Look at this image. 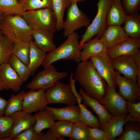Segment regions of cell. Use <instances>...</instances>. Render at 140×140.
I'll list each match as a JSON object with an SVG mask.
<instances>
[{"mask_svg": "<svg viewBox=\"0 0 140 140\" xmlns=\"http://www.w3.org/2000/svg\"><path fill=\"white\" fill-rule=\"evenodd\" d=\"M129 37L121 26L109 25L100 38L108 49L116 45Z\"/></svg>", "mask_w": 140, "mask_h": 140, "instance_id": "obj_18", "label": "cell"}, {"mask_svg": "<svg viewBox=\"0 0 140 140\" xmlns=\"http://www.w3.org/2000/svg\"><path fill=\"white\" fill-rule=\"evenodd\" d=\"M68 137L71 140H90L88 126L80 121L74 123Z\"/></svg>", "mask_w": 140, "mask_h": 140, "instance_id": "obj_36", "label": "cell"}, {"mask_svg": "<svg viewBox=\"0 0 140 140\" xmlns=\"http://www.w3.org/2000/svg\"><path fill=\"white\" fill-rule=\"evenodd\" d=\"M74 76L89 97L99 100L105 95L107 85L90 60L79 62Z\"/></svg>", "mask_w": 140, "mask_h": 140, "instance_id": "obj_1", "label": "cell"}, {"mask_svg": "<svg viewBox=\"0 0 140 140\" xmlns=\"http://www.w3.org/2000/svg\"><path fill=\"white\" fill-rule=\"evenodd\" d=\"M45 109L53 114L55 120H65L73 123L80 121V109L79 105L73 104L62 108L48 107Z\"/></svg>", "mask_w": 140, "mask_h": 140, "instance_id": "obj_19", "label": "cell"}, {"mask_svg": "<svg viewBox=\"0 0 140 140\" xmlns=\"http://www.w3.org/2000/svg\"><path fill=\"white\" fill-rule=\"evenodd\" d=\"M0 77L4 89L18 92L23 82L20 77L9 63L0 65Z\"/></svg>", "mask_w": 140, "mask_h": 140, "instance_id": "obj_15", "label": "cell"}, {"mask_svg": "<svg viewBox=\"0 0 140 140\" xmlns=\"http://www.w3.org/2000/svg\"><path fill=\"white\" fill-rule=\"evenodd\" d=\"M67 38L62 44L46 54L42 65L44 68L60 60L80 62L81 48L79 40L78 33L75 32Z\"/></svg>", "mask_w": 140, "mask_h": 140, "instance_id": "obj_3", "label": "cell"}, {"mask_svg": "<svg viewBox=\"0 0 140 140\" xmlns=\"http://www.w3.org/2000/svg\"><path fill=\"white\" fill-rule=\"evenodd\" d=\"M140 38L129 37L123 41L107 49L106 54L111 59L120 56L134 55L139 50Z\"/></svg>", "mask_w": 140, "mask_h": 140, "instance_id": "obj_16", "label": "cell"}, {"mask_svg": "<svg viewBox=\"0 0 140 140\" xmlns=\"http://www.w3.org/2000/svg\"><path fill=\"white\" fill-rule=\"evenodd\" d=\"M127 14L138 13L140 9V0H121Z\"/></svg>", "mask_w": 140, "mask_h": 140, "instance_id": "obj_42", "label": "cell"}, {"mask_svg": "<svg viewBox=\"0 0 140 140\" xmlns=\"http://www.w3.org/2000/svg\"><path fill=\"white\" fill-rule=\"evenodd\" d=\"M127 14L121 0H112L107 15L108 25L121 26L124 23Z\"/></svg>", "mask_w": 140, "mask_h": 140, "instance_id": "obj_22", "label": "cell"}, {"mask_svg": "<svg viewBox=\"0 0 140 140\" xmlns=\"http://www.w3.org/2000/svg\"><path fill=\"white\" fill-rule=\"evenodd\" d=\"M73 123L68 121H58L49 129L58 140H64V138L68 137L70 135Z\"/></svg>", "mask_w": 140, "mask_h": 140, "instance_id": "obj_28", "label": "cell"}, {"mask_svg": "<svg viewBox=\"0 0 140 140\" xmlns=\"http://www.w3.org/2000/svg\"><path fill=\"white\" fill-rule=\"evenodd\" d=\"M45 89L30 90L25 92L24 96L22 110L30 114L45 109L48 104Z\"/></svg>", "mask_w": 140, "mask_h": 140, "instance_id": "obj_12", "label": "cell"}, {"mask_svg": "<svg viewBox=\"0 0 140 140\" xmlns=\"http://www.w3.org/2000/svg\"><path fill=\"white\" fill-rule=\"evenodd\" d=\"M4 14H3L0 11V26L2 22V20L3 19Z\"/></svg>", "mask_w": 140, "mask_h": 140, "instance_id": "obj_47", "label": "cell"}, {"mask_svg": "<svg viewBox=\"0 0 140 140\" xmlns=\"http://www.w3.org/2000/svg\"><path fill=\"white\" fill-rule=\"evenodd\" d=\"M112 0H99L97 4V14L92 23L87 27L80 41L81 47L82 44L91 39L95 36L100 38L108 26L107 15Z\"/></svg>", "mask_w": 140, "mask_h": 140, "instance_id": "obj_5", "label": "cell"}, {"mask_svg": "<svg viewBox=\"0 0 140 140\" xmlns=\"http://www.w3.org/2000/svg\"><path fill=\"white\" fill-rule=\"evenodd\" d=\"M79 93L82 96L83 103L90 107L98 116L101 126L108 123L112 119L113 116L99 100L88 96L82 88H80Z\"/></svg>", "mask_w": 140, "mask_h": 140, "instance_id": "obj_20", "label": "cell"}, {"mask_svg": "<svg viewBox=\"0 0 140 140\" xmlns=\"http://www.w3.org/2000/svg\"><path fill=\"white\" fill-rule=\"evenodd\" d=\"M99 101L113 116L126 115L128 114L126 107L127 101L116 90L108 86L105 95Z\"/></svg>", "mask_w": 140, "mask_h": 140, "instance_id": "obj_11", "label": "cell"}, {"mask_svg": "<svg viewBox=\"0 0 140 140\" xmlns=\"http://www.w3.org/2000/svg\"><path fill=\"white\" fill-rule=\"evenodd\" d=\"M45 93L48 104L59 103L68 106L77 103L69 85L60 81L54 86L46 89Z\"/></svg>", "mask_w": 140, "mask_h": 140, "instance_id": "obj_9", "label": "cell"}, {"mask_svg": "<svg viewBox=\"0 0 140 140\" xmlns=\"http://www.w3.org/2000/svg\"><path fill=\"white\" fill-rule=\"evenodd\" d=\"M87 42L83 43L81 46L80 62L88 60L92 57L106 53L107 48L98 36H96Z\"/></svg>", "mask_w": 140, "mask_h": 140, "instance_id": "obj_17", "label": "cell"}, {"mask_svg": "<svg viewBox=\"0 0 140 140\" xmlns=\"http://www.w3.org/2000/svg\"><path fill=\"white\" fill-rule=\"evenodd\" d=\"M19 2L25 11L45 8L52 10V0H24Z\"/></svg>", "mask_w": 140, "mask_h": 140, "instance_id": "obj_37", "label": "cell"}, {"mask_svg": "<svg viewBox=\"0 0 140 140\" xmlns=\"http://www.w3.org/2000/svg\"><path fill=\"white\" fill-rule=\"evenodd\" d=\"M90 60L108 87L116 90V73L113 67L111 59L106 53L92 57Z\"/></svg>", "mask_w": 140, "mask_h": 140, "instance_id": "obj_10", "label": "cell"}, {"mask_svg": "<svg viewBox=\"0 0 140 140\" xmlns=\"http://www.w3.org/2000/svg\"><path fill=\"white\" fill-rule=\"evenodd\" d=\"M36 123L34 129L40 132L43 130L50 129L55 123V119L53 113L46 109L40 110L34 115Z\"/></svg>", "mask_w": 140, "mask_h": 140, "instance_id": "obj_23", "label": "cell"}, {"mask_svg": "<svg viewBox=\"0 0 140 140\" xmlns=\"http://www.w3.org/2000/svg\"><path fill=\"white\" fill-rule=\"evenodd\" d=\"M18 0L19 1H23L24 0Z\"/></svg>", "mask_w": 140, "mask_h": 140, "instance_id": "obj_49", "label": "cell"}, {"mask_svg": "<svg viewBox=\"0 0 140 140\" xmlns=\"http://www.w3.org/2000/svg\"><path fill=\"white\" fill-rule=\"evenodd\" d=\"M126 107L129 114L125 117V122H137L140 124V102L127 101Z\"/></svg>", "mask_w": 140, "mask_h": 140, "instance_id": "obj_38", "label": "cell"}, {"mask_svg": "<svg viewBox=\"0 0 140 140\" xmlns=\"http://www.w3.org/2000/svg\"><path fill=\"white\" fill-rule=\"evenodd\" d=\"M11 116L12 120L11 130L9 136L3 140H12L22 132L34 127L36 123L34 115L23 110L15 113Z\"/></svg>", "mask_w": 140, "mask_h": 140, "instance_id": "obj_13", "label": "cell"}, {"mask_svg": "<svg viewBox=\"0 0 140 140\" xmlns=\"http://www.w3.org/2000/svg\"><path fill=\"white\" fill-rule=\"evenodd\" d=\"M12 124L11 116L0 115V140H3L9 136Z\"/></svg>", "mask_w": 140, "mask_h": 140, "instance_id": "obj_40", "label": "cell"}, {"mask_svg": "<svg viewBox=\"0 0 140 140\" xmlns=\"http://www.w3.org/2000/svg\"><path fill=\"white\" fill-rule=\"evenodd\" d=\"M124 130L117 140H140V124L137 122H125Z\"/></svg>", "mask_w": 140, "mask_h": 140, "instance_id": "obj_31", "label": "cell"}, {"mask_svg": "<svg viewBox=\"0 0 140 140\" xmlns=\"http://www.w3.org/2000/svg\"><path fill=\"white\" fill-rule=\"evenodd\" d=\"M71 4L70 0H52V10L56 18L57 31L62 29L65 10Z\"/></svg>", "mask_w": 140, "mask_h": 140, "instance_id": "obj_29", "label": "cell"}, {"mask_svg": "<svg viewBox=\"0 0 140 140\" xmlns=\"http://www.w3.org/2000/svg\"><path fill=\"white\" fill-rule=\"evenodd\" d=\"M25 91H21L16 95L11 94L7 101L5 109L4 115L11 116L17 112L22 110L24 96Z\"/></svg>", "mask_w": 140, "mask_h": 140, "instance_id": "obj_26", "label": "cell"}, {"mask_svg": "<svg viewBox=\"0 0 140 140\" xmlns=\"http://www.w3.org/2000/svg\"><path fill=\"white\" fill-rule=\"evenodd\" d=\"M116 82L119 87L118 93L128 101H136L140 99V87L137 82L127 78L116 71Z\"/></svg>", "mask_w": 140, "mask_h": 140, "instance_id": "obj_14", "label": "cell"}, {"mask_svg": "<svg viewBox=\"0 0 140 140\" xmlns=\"http://www.w3.org/2000/svg\"><path fill=\"white\" fill-rule=\"evenodd\" d=\"M80 109V121L88 127L100 129L101 125L99 118L94 116L83 103L78 105Z\"/></svg>", "mask_w": 140, "mask_h": 140, "instance_id": "obj_34", "label": "cell"}, {"mask_svg": "<svg viewBox=\"0 0 140 140\" xmlns=\"http://www.w3.org/2000/svg\"><path fill=\"white\" fill-rule=\"evenodd\" d=\"M68 74L67 72L58 71L52 64L38 73L25 86L30 90H36L42 88L46 90L55 86L58 81L66 77Z\"/></svg>", "mask_w": 140, "mask_h": 140, "instance_id": "obj_7", "label": "cell"}, {"mask_svg": "<svg viewBox=\"0 0 140 140\" xmlns=\"http://www.w3.org/2000/svg\"><path fill=\"white\" fill-rule=\"evenodd\" d=\"M44 134L42 131H36L32 127L19 134L12 140H43Z\"/></svg>", "mask_w": 140, "mask_h": 140, "instance_id": "obj_39", "label": "cell"}, {"mask_svg": "<svg viewBox=\"0 0 140 140\" xmlns=\"http://www.w3.org/2000/svg\"><path fill=\"white\" fill-rule=\"evenodd\" d=\"M4 89H5L3 83L0 77V91H2Z\"/></svg>", "mask_w": 140, "mask_h": 140, "instance_id": "obj_46", "label": "cell"}, {"mask_svg": "<svg viewBox=\"0 0 140 140\" xmlns=\"http://www.w3.org/2000/svg\"><path fill=\"white\" fill-rule=\"evenodd\" d=\"M126 115L113 116L109 122L101 126L100 129L110 133L114 139L122 132Z\"/></svg>", "mask_w": 140, "mask_h": 140, "instance_id": "obj_27", "label": "cell"}, {"mask_svg": "<svg viewBox=\"0 0 140 140\" xmlns=\"http://www.w3.org/2000/svg\"><path fill=\"white\" fill-rule=\"evenodd\" d=\"M85 0H70L71 3L72 2H82L85 1Z\"/></svg>", "mask_w": 140, "mask_h": 140, "instance_id": "obj_48", "label": "cell"}, {"mask_svg": "<svg viewBox=\"0 0 140 140\" xmlns=\"http://www.w3.org/2000/svg\"><path fill=\"white\" fill-rule=\"evenodd\" d=\"M75 79L73 78V74L71 73L70 74L69 85L71 91L76 97L78 105L81 103L82 101V98L81 94L77 91L75 86Z\"/></svg>", "mask_w": 140, "mask_h": 140, "instance_id": "obj_43", "label": "cell"}, {"mask_svg": "<svg viewBox=\"0 0 140 140\" xmlns=\"http://www.w3.org/2000/svg\"><path fill=\"white\" fill-rule=\"evenodd\" d=\"M0 30L14 43L30 42L33 39L32 29L21 15L4 14Z\"/></svg>", "mask_w": 140, "mask_h": 140, "instance_id": "obj_2", "label": "cell"}, {"mask_svg": "<svg viewBox=\"0 0 140 140\" xmlns=\"http://www.w3.org/2000/svg\"><path fill=\"white\" fill-rule=\"evenodd\" d=\"M22 16L32 29H40L54 34L57 31L56 17L51 9L25 11Z\"/></svg>", "mask_w": 140, "mask_h": 140, "instance_id": "obj_4", "label": "cell"}, {"mask_svg": "<svg viewBox=\"0 0 140 140\" xmlns=\"http://www.w3.org/2000/svg\"><path fill=\"white\" fill-rule=\"evenodd\" d=\"M113 67L118 74L137 82L140 87V54L125 55L111 59Z\"/></svg>", "mask_w": 140, "mask_h": 140, "instance_id": "obj_6", "label": "cell"}, {"mask_svg": "<svg viewBox=\"0 0 140 140\" xmlns=\"http://www.w3.org/2000/svg\"><path fill=\"white\" fill-rule=\"evenodd\" d=\"M30 42L14 43L12 54L27 66L29 61Z\"/></svg>", "mask_w": 140, "mask_h": 140, "instance_id": "obj_33", "label": "cell"}, {"mask_svg": "<svg viewBox=\"0 0 140 140\" xmlns=\"http://www.w3.org/2000/svg\"><path fill=\"white\" fill-rule=\"evenodd\" d=\"M54 34L40 29H32V36L36 45L46 53L50 52L56 46L54 40Z\"/></svg>", "mask_w": 140, "mask_h": 140, "instance_id": "obj_21", "label": "cell"}, {"mask_svg": "<svg viewBox=\"0 0 140 140\" xmlns=\"http://www.w3.org/2000/svg\"><path fill=\"white\" fill-rule=\"evenodd\" d=\"M9 63L20 77L23 82L27 81L32 74L27 66L12 54Z\"/></svg>", "mask_w": 140, "mask_h": 140, "instance_id": "obj_35", "label": "cell"}, {"mask_svg": "<svg viewBox=\"0 0 140 140\" xmlns=\"http://www.w3.org/2000/svg\"><path fill=\"white\" fill-rule=\"evenodd\" d=\"M90 18L79 9L77 3L72 2L68 8L66 18L63 25L64 36L67 37L78 29L87 27L90 24Z\"/></svg>", "mask_w": 140, "mask_h": 140, "instance_id": "obj_8", "label": "cell"}, {"mask_svg": "<svg viewBox=\"0 0 140 140\" xmlns=\"http://www.w3.org/2000/svg\"><path fill=\"white\" fill-rule=\"evenodd\" d=\"M14 44L0 30V65L9 63L12 54Z\"/></svg>", "mask_w": 140, "mask_h": 140, "instance_id": "obj_30", "label": "cell"}, {"mask_svg": "<svg viewBox=\"0 0 140 140\" xmlns=\"http://www.w3.org/2000/svg\"><path fill=\"white\" fill-rule=\"evenodd\" d=\"M43 140H58L56 137L49 129L44 134Z\"/></svg>", "mask_w": 140, "mask_h": 140, "instance_id": "obj_45", "label": "cell"}, {"mask_svg": "<svg viewBox=\"0 0 140 140\" xmlns=\"http://www.w3.org/2000/svg\"><path fill=\"white\" fill-rule=\"evenodd\" d=\"M46 54L36 45L33 40L30 41L29 61L27 66L32 74L42 65Z\"/></svg>", "mask_w": 140, "mask_h": 140, "instance_id": "obj_24", "label": "cell"}, {"mask_svg": "<svg viewBox=\"0 0 140 140\" xmlns=\"http://www.w3.org/2000/svg\"><path fill=\"white\" fill-rule=\"evenodd\" d=\"M6 102V99L0 96V115H3L4 114Z\"/></svg>", "mask_w": 140, "mask_h": 140, "instance_id": "obj_44", "label": "cell"}, {"mask_svg": "<svg viewBox=\"0 0 140 140\" xmlns=\"http://www.w3.org/2000/svg\"><path fill=\"white\" fill-rule=\"evenodd\" d=\"M0 11L6 15L22 16L25 11L18 0H0Z\"/></svg>", "mask_w": 140, "mask_h": 140, "instance_id": "obj_32", "label": "cell"}, {"mask_svg": "<svg viewBox=\"0 0 140 140\" xmlns=\"http://www.w3.org/2000/svg\"><path fill=\"white\" fill-rule=\"evenodd\" d=\"M123 29L129 37L140 38V15H127Z\"/></svg>", "mask_w": 140, "mask_h": 140, "instance_id": "obj_25", "label": "cell"}, {"mask_svg": "<svg viewBox=\"0 0 140 140\" xmlns=\"http://www.w3.org/2000/svg\"><path fill=\"white\" fill-rule=\"evenodd\" d=\"M90 140H113L112 135L109 132L100 129L88 127Z\"/></svg>", "mask_w": 140, "mask_h": 140, "instance_id": "obj_41", "label": "cell"}]
</instances>
